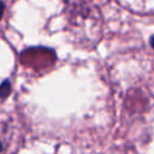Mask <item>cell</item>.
I'll list each match as a JSON object with an SVG mask.
<instances>
[{"label":"cell","mask_w":154,"mask_h":154,"mask_svg":"<svg viewBox=\"0 0 154 154\" xmlns=\"http://www.w3.org/2000/svg\"><path fill=\"white\" fill-rule=\"evenodd\" d=\"M149 42H150V46H152V48H154V35L150 37V41H149Z\"/></svg>","instance_id":"3957f363"},{"label":"cell","mask_w":154,"mask_h":154,"mask_svg":"<svg viewBox=\"0 0 154 154\" xmlns=\"http://www.w3.org/2000/svg\"><path fill=\"white\" fill-rule=\"evenodd\" d=\"M11 91V84L8 81H4L1 84H0V97L5 99Z\"/></svg>","instance_id":"6da1fadb"},{"label":"cell","mask_w":154,"mask_h":154,"mask_svg":"<svg viewBox=\"0 0 154 154\" xmlns=\"http://www.w3.org/2000/svg\"><path fill=\"white\" fill-rule=\"evenodd\" d=\"M4 10H5V5H4V2L0 0V19L2 18V14H4Z\"/></svg>","instance_id":"7a4b0ae2"},{"label":"cell","mask_w":154,"mask_h":154,"mask_svg":"<svg viewBox=\"0 0 154 154\" xmlns=\"http://www.w3.org/2000/svg\"><path fill=\"white\" fill-rule=\"evenodd\" d=\"M2 150V144H1V142H0V152Z\"/></svg>","instance_id":"277c9868"}]
</instances>
